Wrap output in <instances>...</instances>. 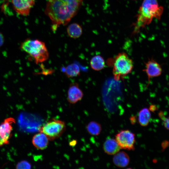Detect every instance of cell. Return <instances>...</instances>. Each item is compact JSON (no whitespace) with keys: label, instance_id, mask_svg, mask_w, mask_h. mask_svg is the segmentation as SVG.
<instances>
[{"label":"cell","instance_id":"obj_1","mask_svg":"<svg viewBox=\"0 0 169 169\" xmlns=\"http://www.w3.org/2000/svg\"><path fill=\"white\" fill-rule=\"evenodd\" d=\"M83 2V0H48L44 12L51 21L53 30L69 23L77 13Z\"/></svg>","mask_w":169,"mask_h":169},{"label":"cell","instance_id":"obj_2","mask_svg":"<svg viewBox=\"0 0 169 169\" xmlns=\"http://www.w3.org/2000/svg\"><path fill=\"white\" fill-rule=\"evenodd\" d=\"M162 8L159 6L157 0H143L139 8L137 18L134 24L133 34L149 24L154 18H160Z\"/></svg>","mask_w":169,"mask_h":169},{"label":"cell","instance_id":"obj_3","mask_svg":"<svg viewBox=\"0 0 169 169\" xmlns=\"http://www.w3.org/2000/svg\"><path fill=\"white\" fill-rule=\"evenodd\" d=\"M20 48L33 58L36 64L44 62L49 58L45 44L40 40L27 39L21 43Z\"/></svg>","mask_w":169,"mask_h":169},{"label":"cell","instance_id":"obj_4","mask_svg":"<svg viewBox=\"0 0 169 169\" xmlns=\"http://www.w3.org/2000/svg\"><path fill=\"white\" fill-rule=\"evenodd\" d=\"M114 79L118 81L131 73L133 68L132 60L125 52L119 53L112 60Z\"/></svg>","mask_w":169,"mask_h":169},{"label":"cell","instance_id":"obj_5","mask_svg":"<svg viewBox=\"0 0 169 169\" xmlns=\"http://www.w3.org/2000/svg\"><path fill=\"white\" fill-rule=\"evenodd\" d=\"M66 129L64 121L53 119L47 122L40 129V132L45 134L49 141H52L59 137Z\"/></svg>","mask_w":169,"mask_h":169},{"label":"cell","instance_id":"obj_6","mask_svg":"<svg viewBox=\"0 0 169 169\" xmlns=\"http://www.w3.org/2000/svg\"><path fill=\"white\" fill-rule=\"evenodd\" d=\"M115 139L121 149L134 150L136 142L135 134L128 130H122L115 136Z\"/></svg>","mask_w":169,"mask_h":169},{"label":"cell","instance_id":"obj_7","mask_svg":"<svg viewBox=\"0 0 169 169\" xmlns=\"http://www.w3.org/2000/svg\"><path fill=\"white\" fill-rule=\"evenodd\" d=\"M14 10L18 14L27 16L34 6L35 0H11Z\"/></svg>","mask_w":169,"mask_h":169},{"label":"cell","instance_id":"obj_8","mask_svg":"<svg viewBox=\"0 0 169 169\" xmlns=\"http://www.w3.org/2000/svg\"><path fill=\"white\" fill-rule=\"evenodd\" d=\"M147 76L148 80V86L151 79L160 76L162 73V69L161 65L155 59H149L145 63V68L143 70Z\"/></svg>","mask_w":169,"mask_h":169},{"label":"cell","instance_id":"obj_9","mask_svg":"<svg viewBox=\"0 0 169 169\" xmlns=\"http://www.w3.org/2000/svg\"><path fill=\"white\" fill-rule=\"evenodd\" d=\"M14 121L12 118L5 119L0 125V146L8 143Z\"/></svg>","mask_w":169,"mask_h":169},{"label":"cell","instance_id":"obj_10","mask_svg":"<svg viewBox=\"0 0 169 169\" xmlns=\"http://www.w3.org/2000/svg\"><path fill=\"white\" fill-rule=\"evenodd\" d=\"M83 92L79 84L73 82L70 84L67 93V100L71 104H74L81 100L83 96Z\"/></svg>","mask_w":169,"mask_h":169},{"label":"cell","instance_id":"obj_11","mask_svg":"<svg viewBox=\"0 0 169 169\" xmlns=\"http://www.w3.org/2000/svg\"><path fill=\"white\" fill-rule=\"evenodd\" d=\"M49 140L46 136L42 132L37 133L33 137L32 142L37 149L43 150L48 146Z\"/></svg>","mask_w":169,"mask_h":169},{"label":"cell","instance_id":"obj_12","mask_svg":"<svg viewBox=\"0 0 169 169\" xmlns=\"http://www.w3.org/2000/svg\"><path fill=\"white\" fill-rule=\"evenodd\" d=\"M104 152L109 155H114L119 152L121 148L115 139L108 138L103 145Z\"/></svg>","mask_w":169,"mask_h":169},{"label":"cell","instance_id":"obj_13","mask_svg":"<svg viewBox=\"0 0 169 169\" xmlns=\"http://www.w3.org/2000/svg\"><path fill=\"white\" fill-rule=\"evenodd\" d=\"M114 164L120 168L126 167L130 162V158L125 152L119 151L115 155L113 158Z\"/></svg>","mask_w":169,"mask_h":169},{"label":"cell","instance_id":"obj_14","mask_svg":"<svg viewBox=\"0 0 169 169\" xmlns=\"http://www.w3.org/2000/svg\"><path fill=\"white\" fill-rule=\"evenodd\" d=\"M82 28L80 24L76 23L70 24L67 28L68 35L73 38H77L82 34Z\"/></svg>","mask_w":169,"mask_h":169},{"label":"cell","instance_id":"obj_15","mask_svg":"<svg viewBox=\"0 0 169 169\" xmlns=\"http://www.w3.org/2000/svg\"><path fill=\"white\" fill-rule=\"evenodd\" d=\"M151 118V114L149 110L146 108L141 109L138 114V121L142 126H146L149 123Z\"/></svg>","mask_w":169,"mask_h":169},{"label":"cell","instance_id":"obj_16","mask_svg":"<svg viewBox=\"0 0 169 169\" xmlns=\"http://www.w3.org/2000/svg\"><path fill=\"white\" fill-rule=\"evenodd\" d=\"M91 68L95 71H100L105 66L104 58L100 55H96L92 58L90 62Z\"/></svg>","mask_w":169,"mask_h":169},{"label":"cell","instance_id":"obj_17","mask_svg":"<svg viewBox=\"0 0 169 169\" xmlns=\"http://www.w3.org/2000/svg\"><path fill=\"white\" fill-rule=\"evenodd\" d=\"M64 73L68 78L77 77L80 74V69L78 65L72 63L67 65L64 69Z\"/></svg>","mask_w":169,"mask_h":169},{"label":"cell","instance_id":"obj_18","mask_svg":"<svg viewBox=\"0 0 169 169\" xmlns=\"http://www.w3.org/2000/svg\"><path fill=\"white\" fill-rule=\"evenodd\" d=\"M86 129L90 135L94 136L99 135L102 130L100 124L95 121L90 122L86 126Z\"/></svg>","mask_w":169,"mask_h":169},{"label":"cell","instance_id":"obj_19","mask_svg":"<svg viewBox=\"0 0 169 169\" xmlns=\"http://www.w3.org/2000/svg\"><path fill=\"white\" fill-rule=\"evenodd\" d=\"M158 115L161 119L163 121V125L165 128L169 130V117H166L165 116L163 112L160 111L158 113Z\"/></svg>","mask_w":169,"mask_h":169},{"label":"cell","instance_id":"obj_20","mask_svg":"<svg viewBox=\"0 0 169 169\" xmlns=\"http://www.w3.org/2000/svg\"><path fill=\"white\" fill-rule=\"evenodd\" d=\"M31 165L28 161H23L18 163L17 168L18 169H30L31 168Z\"/></svg>","mask_w":169,"mask_h":169},{"label":"cell","instance_id":"obj_21","mask_svg":"<svg viewBox=\"0 0 169 169\" xmlns=\"http://www.w3.org/2000/svg\"><path fill=\"white\" fill-rule=\"evenodd\" d=\"M4 41V36L3 34L0 32V47L2 46Z\"/></svg>","mask_w":169,"mask_h":169},{"label":"cell","instance_id":"obj_22","mask_svg":"<svg viewBox=\"0 0 169 169\" xmlns=\"http://www.w3.org/2000/svg\"><path fill=\"white\" fill-rule=\"evenodd\" d=\"M157 110V107L155 105H152L149 107V110L152 112H154Z\"/></svg>","mask_w":169,"mask_h":169},{"label":"cell","instance_id":"obj_23","mask_svg":"<svg viewBox=\"0 0 169 169\" xmlns=\"http://www.w3.org/2000/svg\"><path fill=\"white\" fill-rule=\"evenodd\" d=\"M130 119L131 122V123L132 124H134L135 123L136 121V118H135V117L134 116L131 117L130 118Z\"/></svg>","mask_w":169,"mask_h":169}]
</instances>
